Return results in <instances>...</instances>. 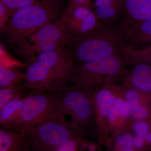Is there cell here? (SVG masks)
Instances as JSON below:
<instances>
[{
    "label": "cell",
    "mask_w": 151,
    "mask_h": 151,
    "mask_svg": "<svg viewBox=\"0 0 151 151\" xmlns=\"http://www.w3.org/2000/svg\"><path fill=\"white\" fill-rule=\"evenodd\" d=\"M75 67L68 47L45 52L27 63L22 84L35 93H60L72 81Z\"/></svg>",
    "instance_id": "obj_1"
},
{
    "label": "cell",
    "mask_w": 151,
    "mask_h": 151,
    "mask_svg": "<svg viewBox=\"0 0 151 151\" xmlns=\"http://www.w3.org/2000/svg\"><path fill=\"white\" fill-rule=\"evenodd\" d=\"M63 0H43L18 10L4 32L7 43L15 46L45 25L58 19L65 9Z\"/></svg>",
    "instance_id": "obj_2"
},
{
    "label": "cell",
    "mask_w": 151,
    "mask_h": 151,
    "mask_svg": "<svg viewBox=\"0 0 151 151\" xmlns=\"http://www.w3.org/2000/svg\"><path fill=\"white\" fill-rule=\"evenodd\" d=\"M127 38L122 29L103 23L84 35L73 36L68 46L74 61L78 63L121 54L127 46Z\"/></svg>",
    "instance_id": "obj_3"
},
{
    "label": "cell",
    "mask_w": 151,
    "mask_h": 151,
    "mask_svg": "<svg viewBox=\"0 0 151 151\" xmlns=\"http://www.w3.org/2000/svg\"><path fill=\"white\" fill-rule=\"evenodd\" d=\"M95 91L68 84L57 93L60 107L72 119V126L79 133L95 126L94 97Z\"/></svg>",
    "instance_id": "obj_4"
},
{
    "label": "cell",
    "mask_w": 151,
    "mask_h": 151,
    "mask_svg": "<svg viewBox=\"0 0 151 151\" xmlns=\"http://www.w3.org/2000/svg\"><path fill=\"white\" fill-rule=\"evenodd\" d=\"M126 65L121 54L78 63L72 82L80 88L95 91L104 83L115 81Z\"/></svg>",
    "instance_id": "obj_5"
},
{
    "label": "cell",
    "mask_w": 151,
    "mask_h": 151,
    "mask_svg": "<svg viewBox=\"0 0 151 151\" xmlns=\"http://www.w3.org/2000/svg\"><path fill=\"white\" fill-rule=\"evenodd\" d=\"M63 116L65 115L60 110L57 93L30 91L11 129H25Z\"/></svg>",
    "instance_id": "obj_6"
},
{
    "label": "cell",
    "mask_w": 151,
    "mask_h": 151,
    "mask_svg": "<svg viewBox=\"0 0 151 151\" xmlns=\"http://www.w3.org/2000/svg\"><path fill=\"white\" fill-rule=\"evenodd\" d=\"M38 151H55L78 132L65 116L36 126L21 129Z\"/></svg>",
    "instance_id": "obj_7"
},
{
    "label": "cell",
    "mask_w": 151,
    "mask_h": 151,
    "mask_svg": "<svg viewBox=\"0 0 151 151\" xmlns=\"http://www.w3.org/2000/svg\"><path fill=\"white\" fill-rule=\"evenodd\" d=\"M121 89L115 81H109L96 89L94 97V110L96 129L101 143L109 139L108 119L117 94Z\"/></svg>",
    "instance_id": "obj_8"
},
{
    "label": "cell",
    "mask_w": 151,
    "mask_h": 151,
    "mask_svg": "<svg viewBox=\"0 0 151 151\" xmlns=\"http://www.w3.org/2000/svg\"><path fill=\"white\" fill-rule=\"evenodd\" d=\"M59 19L64 27L73 36L84 35L97 29L103 24L89 6L65 9Z\"/></svg>",
    "instance_id": "obj_9"
},
{
    "label": "cell",
    "mask_w": 151,
    "mask_h": 151,
    "mask_svg": "<svg viewBox=\"0 0 151 151\" xmlns=\"http://www.w3.org/2000/svg\"><path fill=\"white\" fill-rule=\"evenodd\" d=\"M132 122L131 110L124 98L121 86L108 116L109 135L114 136L128 131Z\"/></svg>",
    "instance_id": "obj_10"
},
{
    "label": "cell",
    "mask_w": 151,
    "mask_h": 151,
    "mask_svg": "<svg viewBox=\"0 0 151 151\" xmlns=\"http://www.w3.org/2000/svg\"><path fill=\"white\" fill-rule=\"evenodd\" d=\"M122 87L133 122L149 120L151 116V94L140 92L125 83Z\"/></svg>",
    "instance_id": "obj_11"
},
{
    "label": "cell",
    "mask_w": 151,
    "mask_h": 151,
    "mask_svg": "<svg viewBox=\"0 0 151 151\" xmlns=\"http://www.w3.org/2000/svg\"><path fill=\"white\" fill-rule=\"evenodd\" d=\"M72 38V35L68 31L59 19L45 25L24 41L54 42L64 43L68 45Z\"/></svg>",
    "instance_id": "obj_12"
},
{
    "label": "cell",
    "mask_w": 151,
    "mask_h": 151,
    "mask_svg": "<svg viewBox=\"0 0 151 151\" xmlns=\"http://www.w3.org/2000/svg\"><path fill=\"white\" fill-rule=\"evenodd\" d=\"M124 18L121 29L125 33L132 26L151 16V0H124Z\"/></svg>",
    "instance_id": "obj_13"
},
{
    "label": "cell",
    "mask_w": 151,
    "mask_h": 151,
    "mask_svg": "<svg viewBox=\"0 0 151 151\" xmlns=\"http://www.w3.org/2000/svg\"><path fill=\"white\" fill-rule=\"evenodd\" d=\"M89 6L103 23L112 24L124 13V0H94Z\"/></svg>",
    "instance_id": "obj_14"
},
{
    "label": "cell",
    "mask_w": 151,
    "mask_h": 151,
    "mask_svg": "<svg viewBox=\"0 0 151 151\" xmlns=\"http://www.w3.org/2000/svg\"><path fill=\"white\" fill-rule=\"evenodd\" d=\"M67 45L54 42H29L25 41L15 46L14 50L17 55L28 63L42 52L61 49Z\"/></svg>",
    "instance_id": "obj_15"
},
{
    "label": "cell",
    "mask_w": 151,
    "mask_h": 151,
    "mask_svg": "<svg viewBox=\"0 0 151 151\" xmlns=\"http://www.w3.org/2000/svg\"><path fill=\"white\" fill-rule=\"evenodd\" d=\"M133 67L124 83L140 92L151 94V65L141 63Z\"/></svg>",
    "instance_id": "obj_16"
},
{
    "label": "cell",
    "mask_w": 151,
    "mask_h": 151,
    "mask_svg": "<svg viewBox=\"0 0 151 151\" xmlns=\"http://www.w3.org/2000/svg\"><path fill=\"white\" fill-rule=\"evenodd\" d=\"M128 45L136 47L151 42V16L132 26L125 33Z\"/></svg>",
    "instance_id": "obj_17"
},
{
    "label": "cell",
    "mask_w": 151,
    "mask_h": 151,
    "mask_svg": "<svg viewBox=\"0 0 151 151\" xmlns=\"http://www.w3.org/2000/svg\"><path fill=\"white\" fill-rule=\"evenodd\" d=\"M30 93V91L24 97L10 101L0 109V124L2 128L7 129L12 128Z\"/></svg>",
    "instance_id": "obj_18"
},
{
    "label": "cell",
    "mask_w": 151,
    "mask_h": 151,
    "mask_svg": "<svg viewBox=\"0 0 151 151\" xmlns=\"http://www.w3.org/2000/svg\"><path fill=\"white\" fill-rule=\"evenodd\" d=\"M121 54L124 58L126 65L133 66L141 63L151 65V45L139 49L127 45Z\"/></svg>",
    "instance_id": "obj_19"
},
{
    "label": "cell",
    "mask_w": 151,
    "mask_h": 151,
    "mask_svg": "<svg viewBox=\"0 0 151 151\" xmlns=\"http://www.w3.org/2000/svg\"><path fill=\"white\" fill-rule=\"evenodd\" d=\"M25 73L14 68L0 65V89L19 85L23 82Z\"/></svg>",
    "instance_id": "obj_20"
},
{
    "label": "cell",
    "mask_w": 151,
    "mask_h": 151,
    "mask_svg": "<svg viewBox=\"0 0 151 151\" xmlns=\"http://www.w3.org/2000/svg\"><path fill=\"white\" fill-rule=\"evenodd\" d=\"M22 84L0 89V109L10 101L25 96L29 92Z\"/></svg>",
    "instance_id": "obj_21"
},
{
    "label": "cell",
    "mask_w": 151,
    "mask_h": 151,
    "mask_svg": "<svg viewBox=\"0 0 151 151\" xmlns=\"http://www.w3.org/2000/svg\"><path fill=\"white\" fill-rule=\"evenodd\" d=\"M0 1V32L4 33L13 15L16 12Z\"/></svg>",
    "instance_id": "obj_22"
},
{
    "label": "cell",
    "mask_w": 151,
    "mask_h": 151,
    "mask_svg": "<svg viewBox=\"0 0 151 151\" xmlns=\"http://www.w3.org/2000/svg\"><path fill=\"white\" fill-rule=\"evenodd\" d=\"M130 129L135 136L145 137L151 131V123L149 120L134 122L131 124Z\"/></svg>",
    "instance_id": "obj_23"
},
{
    "label": "cell",
    "mask_w": 151,
    "mask_h": 151,
    "mask_svg": "<svg viewBox=\"0 0 151 151\" xmlns=\"http://www.w3.org/2000/svg\"><path fill=\"white\" fill-rule=\"evenodd\" d=\"M7 6L17 12L18 10L40 2L42 0H0Z\"/></svg>",
    "instance_id": "obj_24"
},
{
    "label": "cell",
    "mask_w": 151,
    "mask_h": 151,
    "mask_svg": "<svg viewBox=\"0 0 151 151\" xmlns=\"http://www.w3.org/2000/svg\"><path fill=\"white\" fill-rule=\"evenodd\" d=\"M76 134L59 146L55 151H77V140Z\"/></svg>",
    "instance_id": "obj_25"
},
{
    "label": "cell",
    "mask_w": 151,
    "mask_h": 151,
    "mask_svg": "<svg viewBox=\"0 0 151 151\" xmlns=\"http://www.w3.org/2000/svg\"><path fill=\"white\" fill-rule=\"evenodd\" d=\"M145 137L135 136L134 139V147L136 151H148L146 145Z\"/></svg>",
    "instance_id": "obj_26"
},
{
    "label": "cell",
    "mask_w": 151,
    "mask_h": 151,
    "mask_svg": "<svg viewBox=\"0 0 151 151\" xmlns=\"http://www.w3.org/2000/svg\"><path fill=\"white\" fill-rule=\"evenodd\" d=\"M92 0H69L66 9L81 6H89Z\"/></svg>",
    "instance_id": "obj_27"
},
{
    "label": "cell",
    "mask_w": 151,
    "mask_h": 151,
    "mask_svg": "<svg viewBox=\"0 0 151 151\" xmlns=\"http://www.w3.org/2000/svg\"><path fill=\"white\" fill-rule=\"evenodd\" d=\"M149 120H150V122L151 123V117H150V119H149Z\"/></svg>",
    "instance_id": "obj_28"
},
{
    "label": "cell",
    "mask_w": 151,
    "mask_h": 151,
    "mask_svg": "<svg viewBox=\"0 0 151 151\" xmlns=\"http://www.w3.org/2000/svg\"><path fill=\"white\" fill-rule=\"evenodd\" d=\"M42 1H43V0H42Z\"/></svg>",
    "instance_id": "obj_29"
},
{
    "label": "cell",
    "mask_w": 151,
    "mask_h": 151,
    "mask_svg": "<svg viewBox=\"0 0 151 151\" xmlns=\"http://www.w3.org/2000/svg\"></svg>",
    "instance_id": "obj_30"
}]
</instances>
